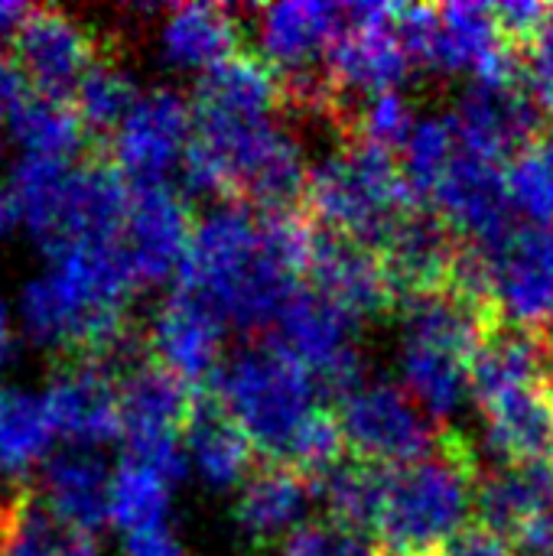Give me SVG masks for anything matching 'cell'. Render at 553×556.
<instances>
[{"instance_id":"obj_1","label":"cell","mask_w":553,"mask_h":556,"mask_svg":"<svg viewBox=\"0 0 553 556\" xmlns=\"http://www.w3.org/2000/svg\"><path fill=\"white\" fill-rule=\"evenodd\" d=\"M303 280L287 270L261 235V215L244 205H222L196 222L176 290L205 303L225 326L274 329L287 300Z\"/></svg>"},{"instance_id":"obj_2","label":"cell","mask_w":553,"mask_h":556,"mask_svg":"<svg viewBox=\"0 0 553 556\" xmlns=\"http://www.w3.org/2000/svg\"><path fill=\"white\" fill-rule=\"evenodd\" d=\"M479 459L456 430H440L437 446L407 466L388 469L375 544L385 556H430L476 515Z\"/></svg>"},{"instance_id":"obj_3","label":"cell","mask_w":553,"mask_h":556,"mask_svg":"<svg viewBox=\"0 0 553 556\" xmlns=\"http://www.w3.org/2000/svg\"><path fill=\"white\" fill-rule=\"evenodd\" d=\"M404 391L430 420H443L473 394V365L495 323L453 293L414 296L401 306Z\"/></svg>"},{"instance_id":"obj_4","label":"cell","mask_w":553,"mask_h":556,"mask_svg":"<svg viewBox=\"0 0 553 556\" xmlns=\"http://www.w3.org/2000/svg\"><path fill=\"white\" fill-rule=\"evenodd\" d=\"M417 205L401 160L391 150L372 143H345L310 169L303 212L316 228L345 235L378 251L394 222Z\"/></svg>"},{"instance_id":"obj_5","label":"cell","mask_w":553,"mask_h":556,"mask_svg":"<svg viewBox=\"0 0 553 556\" xmlns=\"http://www.w3.org/2000/svg\"><path fill=\"white\" fill-rule=\"evenodd\" d=\"M209 388L267 463H284L303 424L319 410L316 378L271 342L238 352Z\"/></svg>"},{"instance_id":"obj_6","label":"cell","mask_w":553,"mask_h":556,"mask_svg":"<svg viewBox=\"0 0 553 556\" xmlns=\"http://www.w3.org/2000/svg\"><path fill=\"white\" fill-rule=\"evenodd\" d=\"M336 420L349 456L375 466H407L424 459L443 427H437L417 401L391 381H362L339 397Z\"/></svg>"},{"instance_id":"obj_7","label":"cell","mask_w":553,"mask_h":556,"mask_svg":"<svg viewBox=\"0 0 553 556\" xmlns=\"http://www.w3.org/2000/svg\"><path fill=\"white\" fill-rule=\"evenodd\" d=\"M10 49L26 91L52 101H72L81 78L98 62L114 59L104 36L62 7H33L10 36Z\"/></svg>"},{"instance_id":"obj_8","label":"cell","mask_w":553,"mask_h":556,"mask_svg":"<svg viewBox=\"0 0 553 556\" xmlns=\"http://www.w3.org/2000/svg\"><path fill=\"white\" fill-rule=\"evenodd\" d=\"M355 329L359 323L345 309H339L313 287H300L280 309L267 342L300 362L316 378L319 394L345 397L362 384Z\"/></svg>"},{"instance_id":"obj_9","label":"cell","mask_w":553,"mask_h":556,"mask_svg":"<svg viewBox=\"0 0 553 556\" xmlns=\"http://www.w3.org/2000/svg\"><path fill=\"white\" fill-rule=\"evenodd\" d=\"M349 26L329 52V78L342 101H368L411 75L414 62L407 59L398 36V7L385 3H345Z\"/></svg>"},{"instance_id":"obj_10","label":"cell","mask_w":553,"mask_h":556,"mask_svg":"<svg viewBox=\"0 0 553 556\" xmlns=\"http://www.w3.org/2000/svg\"><path fill=\"white\" fill-rule=\"evenodd\" d=\"M192 140V104L169 88L140 94L108 147V160L130 189L166 186L169 169Z\"/></svg>"},{"instance_id":"obj_11","label":"cell","mask_w":553,"mask_h":556,"mask_svg":"<svg viewBox=\"0 0 553 556\" xmlns=\"http://www.w3.org/2000/svg\"><path fill=\"white\" fill-rule=\"evenodd\" d=\"M450 121L456 127L460 147L495 166H508L548 130L525 78L473 81Z\"/></svg>"},{"instance_id":"obj_12","label":"cell","mask_w":553,"mask_h":556,"mask_svg":"<svg viewBox=\"0 0 553 556\" xmlns=\"http://www.w3.org/2000/svg\"><path fill=\"white\" fill-rule=\"evenodd\" d=\"M430 208L440 212L463 241L479 244L482 251L502 248L518 228V212L508 195L505 166L486 163L466 153L463 147L450 163L447 176L440 179Z\"/></svg>"},{"instance_id":"obj_13","label":"cell","mask_w":553,"mask_h":556,"mask_svg":"<svg viewBox=\"0 0 553 556\" xmlns=\"http://www.w3.org/2000/svg\"><path fill=\"white\" fill-rule=\"evenodd\" d=\"M460 251L463 238L430 205H411L378 244V257L401 303L447 293Z\"/></svg>"},{"instance_id":"obj_14","label":"cell","mask_w":553,"mask_h":556,"mask_svg":"<svg viewBox=\"0 0 553 556\" xmlns=\"http://www.w3.org/2000/svg\"><path fill=\"white\" fill-rule=\"evenodd\" d=\"M349 13L336 3H274L257 10L261 59L277 81L313 78L329 72V52L345 33Z\"/></svg>"},{"instance_id":"obj_15","label":"cell","mask_w":553,"mask_h":556,"mask_svg":"<svg viewBox=\"0 0 553 556\" xmlns=\"http://www.w3.org/2000/svg\"><path fill=\"white\" fill-rule=\"evenodd\" d=\"M479 248V244H476ZM495 306L502 323L544 332L553 326V228L518 225L515 235L489 251Z\"/></svg>"},{"instance_id":"obj_16","label":"cell","mask_w":553,"mask_h":556,"mask_svg":"<svg viewBox=\"0 0 553 556\" xmlns=\"http://www.w3.org/2000/svg\"><path fill=\"white\" fill-rule=\"evenodd\" d=\"M306 280L316 293L332 300L355 323L401 309V300L388 280L378 251L336 231L316 228Z\"/></svg>"},{"instance_id":"obj_17","label":"cell","mask_w":553,"mask_h":556,"mask_svg":"<svg viewBox=\"0 0 553 556\" xmlns=\"http://www.w3.org/2000/svg\"><path fill=\"white\" fill-rule=\"evenodd\" d=\"M55 437L72 446L95 450L124 437L121 420V394L117 378L91 362H65L55 365L52 381L42 394Z\"/></svg>"},{"instance_id":"obj_18","label":"cell","mask_w":553,"mask_h":556,"mask_svg":"<svg viewBox=\"0 0 553 556\" xmlns=\"http://www.w3.org/2000/svg\"><path fill=\"white\" fill-rule=\"evenodd\" d=\"M225 323L196 296L173 290L160 306L150 332V358L189 388H205L218 375Z\"/></svg>"},{"instance_id":"obj_19","label":"cell","mask_w":553,"mask_h":556,"mask_svg":"<svg viewBox=\"0 0 553 556\" xmlns=\"http://www.w3.org/2000/svg\"><path fill=\"white\" fill-rule=\"evenodd\" d=\"M192 215L186 202L169 186H140L130 189V212L124 228V244L134 264V274L143 283H160L179 270L189 238Z\"/></svg>"},{"instance_id":"obj_20","label":"cell","mask_w":553,"mask_h":556,"mask_svg":"<svg viewBox=\"0 0 553 556\" xmlns=\"http://www.w3.org/2000/svg\"><path fill=\"white\" fill-rule=\"evenodd\" d=\"M313 498H316V482L310 476L297 472L293 466L264 459L241 485L235 521L241 534L257 547L287 544L306 525V511Z\"/></svg>"},{"instance_id":"obj_21","label":"cell","mask_w":553,"mask_h":556,"mask_svg":"<svg viewBox=\"0 0 553 556\" xmlns=\"http://www.w3.org/2000/svg\"><path fill=\"white\" fill-rule=\"evenodd\" d=\"M486 443L502 466H553V378L479 404Z\"/></svg>"},{"instance_id":"obj_22","label":"cell","mask_w":553,"mask_h":556,"mask_svg":"<svg viewBox=\"0 0 553 556\" xmlns=\"http://www.w3.org/2000/svg\"><path fill=\"white\" fill-rule=\"evenodd\" d=\"M183 446L196 469L218 489L244 485L248 476L261 466V453L209 384L192 391L189 417L183 427Z\"/></svg>"},{"instance_id":"obj_23","label":"cell","mask_w":553,"mask_h":556,"mask_svg":"<svg viewBox=\"0 0 553 556\" xmlns=\"http://www.w3.org/2000/svg\"><path fill=\"white\" fill-rule=\"evenodd\" d=\"M189 384L173 378L166 368H160L150 355L127 368L117 378L121 394V420H124V443L140 440H183V427L192 404Z\"/></svg>"},{"instance_id":"obj_24","label":"cell","mask_w":553,"mask_h":556,"mask_svg":"<svg viewBox=\"0 0 553 556\" xmlns=\"http://www.w3.org/2000/svg\"><path fill=\"white\" fill-rule=\"evenodd\" d=\"M111 476L95 450L68 446L42 463V502L72 528L95 534L111 521Z\"/></svg>"},{"instance_id":"obj_25","label":"cell","mask_w":553,"mask_h":556,"mask_svg":"<svg viewBox=\"0 0 553 556\" xmlns=\"http://www.w3.org/2000/svg\"><path fill=\"white\" fill-rule=\"evenodd\" d=\"M280 108L284 101L274 68L248 49L212 65L192 98L196 114L218 117H274V111Z\"/></svg>"},{"instance_id":"obj_26","label":"cell","mask_w":553,"mask_h":556,"mask_svg":"<svg viewBox=\"0 0 553 556\" xmlns=\"http://www.w3.org/2000/svg\"><path fill=\"white\" fill-rule=\"evenodd\" d=\"M7 121H10L16 143L29 156H49L62 163L104 160L98 156L72 101H52V98L23 91L20 101L10 108Z\"/></svg>"},{"instance_id":"obj_27","label":"cell","mask_w":553,"mask_h":556,"mask_svg":"<svg viewBox=\"0 0 553 556\" xmlns=\"http://www.w3.org/2000/svg\"><path fill=\"white\" fill-rule=\"evenodd\" d=\"M163 52L183 68H212L241 52V20L222 3H179L163 20Z\"/></svg>"},{"instance_id":"obj_28","label":"cell","mask_w":553,"mask_h":556,"mask_svg":"<svg viewBox=\"0 0 553 556\" xmlns=\"http://www.w3.org/2000/svg\"><path fill=\"white\" fill-rule=\"evenodd\" d=\"M385 482H388V466L345 456L326 476L316 479V498L326 505V521L375 541Z\"/></svg>"},{"instance_id":"obj_29","label":"cell","mask_w":553,"mask_h":556,"mask_svg":"<svg viewBox=\"0 0 553 556\" xmlns=\"http://www.w3.org/2000/svg\"><path fill=\"white\" fill-rule=\"evenodd\" d=\"M52 440L55 427L42 397L0 391V485H23L20 479L49 459Z\"/></svg>"},{"instance_id":"obj_30","label":"cell","mask_w":553,"mask_h":556,"mask_svg":"<svg viewBox=\"0 0 553 556\" xmlns=\"http://www.w3.org/2000/svg\"><path fill=\"white\" fill-rule=\"evenodd\" d=\"M137 88H134V78L114 62V59H104L98 62L78 85L72 104L98 150V156L108 160V147L114 140V134L121 130L124 117L134 111L137 104Z\"/></svg>"},{"instance_id":"obj_31","label":"cell","mask_w":553,"mask_h":556,"mask_svg":"<svg viewBox=\"0 0 553 556\" xmlns=\"http://www.w3.org/2000/svg\"><path fill=\"white\" fill-rule=\"evenodd\" d=\"M166 511L169 482L160 472L124 456L117 472L111 476V521L130 538L166 528Z\"/></svg>"},{"instance_id":"obj_32","label":"cell","mask_w":553,"mask_h":556,"mask_svg":"<svg viewBox=\"0 0 553 556\" xmlns=\"http://www.w3.org/2000/svg\"><path fill=\"white\" fill-rule=\"evenodd\" d=\"M456 153H460V140H456V127L450 117H424L414 124L398 160H401L404 182L417 205H430Z\"/></svg>"},{"instance_id":"obj_33","label":"cell","mask_w":553,"mask_h":556,"mask_svg":"<svg viewBox=\"0 0 553 556\" xmlns=\"http://www.w3.org/2000/svg\"><path fill=\"white\" fill-rule=\"evenodd\" d=\"M505 182L515 212L525 215L528 225L553 228V134L544 130L535 143H528L508 166Z\"/></svg>"},{"instance_id":"obj_34","label":"cell","mask_w":553,"mask_h":556,"mask_svg":"<svg viewBox=\"0 0 553 556\" xmlns=\"http://www.w3.org/2000/svg\"><path fill=\"white\" fill-rule=\"evenodd\" d=\"M62 518L29 489L26 502L20 505L10 544L3 556H55L59 544V531H62Z\"/></svg>"},{"instance_id":"obj_35","label":"cell","mask_w":553,"mask_h":556,"mask_svg":"<svg viewBox=\"0 0 553 556\" xmlns=\"http://www.w3.org/2000/svg\"><path fill=\"white\" fill-rule=\"evenodd\" d=\"M284 556H381L372 538L352 534L332 521H306L287 544Z\"/></svg>"},{"instance_id":"obj_36","label":"cell","mask_w":553,"mask_h":556,"mask_svg":"<svg viewBox=\"0 0 553 556\" xmlns=\"http://www.w3.org/2000/svg\"><path fill=\"white\" fill-rule=\"evenodd\" d=\"M525 85L541 111V117L553 127V10L541 33L531 39V46L521 52Z\"/></svg>"},{"instance_id":"obj_37","label":"cell","mask_w":553,"mask_h":556,"mask_svg":"<svg viewBox=\"0 0 553 556\" xmlns=\"http://www.w3.org/2000/svg\"><path fill=\"white\" fill-rule=\"evenodd\" d=\"M495 10V20L502 26V36L508 39V46L521 55L531 39L541 33V26L548 23L553 7L548 3H535V0H512V3H499L492 7Z\"/></svg>"},{"instance_id":"obj_38","label":"cell","mask_w":553,"mask_h":556,"mask_svg":"<svg viewBox=\"0 0 553 556\" xmlns=\"http://www.w3.org/2000/svg\"><path fill=\"white\" fill-rule=\"evenodd\" d=\"M430 556H521V551L482 525H466L460 534H453L437 554Z\"/></svg>"},{"instance_id":"obj_39","label":"cell","mask_w":553,"mask_h":556,"mask_svg":"<svg viewBox=\"0 0 553 556\" xmlns=\"http://www.w3.org/2000/svg\"><path fill=\"white\" fill-rule=\"evenodd\" d=\"M124 556H186L183 547L176 544V538L166 528L156 531H143V534H130Z\"/></svg>"},{"instance_id":"obj_40","label":"cell","mask_w":553,"mask_h":556,"mask_svg":"<svg viewBox=\"0 0 553 556\" xmlns=\"http://www.w3.org/2000/svg\"><path fill=\"white\" fill-rule=\"evenodd\" d=\"M26 91L23 85V75L16 72L13 59L7 52H0V121L10 114V108L20 101V94Z\"/></svg>"},{"instance_id":"obj_41","label":"cell","mask_w":553,"mask_h":556,"mask_svg":"<svg viewBox=\"0 0 553 556\" xmlns=\"http://www.w3.org/2000/svg\"><path fill=\"white\" fill-rule=\"evenodd\" d=\"M55 556H98L95 534L78 531V528H72V525H62L59 544H55Z\"/></svg>"},{"instance_id":"obj_42","label":"cell","mask_w":553,"mask_h":556,"mask_svg":"<svg viewBox=\"0 0 553 556\" xmlns=\"http://www.w3.org/2000/svg\"><path fill=\"white\" fill-rule=\"evenodd\" d=\"M20 225H23V205H20V199L13 195V189L3 186V189H0V238L13 235Z\"/></svg>"},{"instance_id":"obj_43","label":"cell","mask_w":553,"mask_h":556,"mask_svg":"<svg viewBox=\"0 0 553 556\" xmlns=\"http://www.w3.org/2000/svg\"><path fill=\"white\" fill-rule=\"evenodd\" d=\"M29 10H33V7H26V3L0 0V36H13V33L23 26V20L29 16Z\"/></svg>"},{"instance_id":"obj_44","label":"cell","mask_w":553,"mask_h":556,"mask_svg":"<svg viewBox=\"0 0 553 556\" xmlns=\"http://www.w3.org/2000/svg\"><path fill=\"white\" fill-rule=\"evenodd\" d=\"M7 349H10V326H7V313L0 309V365L7 358Z\"/></svg>"},{"instance_id":"obj_45","label":"cell","mask_w":553,"mask_h":556,"mask_svg":"<svg viewBox=\"0 0 553 556\" xmlns=\"http://www.w3.org/2000/svg\"><path fill=\"white\" fill-rule=\"evenodd\" d=\"M381 556H385V554H381Z\"/></svg>"}]
</instances>
